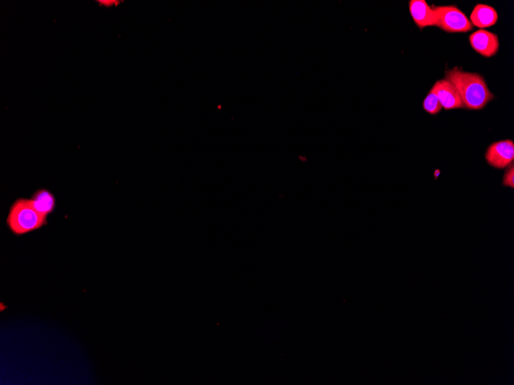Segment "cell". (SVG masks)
Segmentation results:
<instances>
[{
	"instance_id": "cell-3",
	"label": "cell",
	"mask_w": 514,
	"mask_h": 385,
	"mask_svg": "<svg viewBox=\"0 0 514 385\" xmlns=\"http://www.w3.org/2000/svg\"><path fill=\"white\" fill-rule=\"evenodd\" d=\"M437 18L436 27L449 34L470 32L473 29L466 15L454 6L433 8Z\"/></svg>"
},
{
	"instance_id": "cell-4",
	"label": "cell",
	"mask_w": 514,
	"mask_h": 385,
	"mask_svg": "<svg viewBox=\"0 0 514 385\" xmlns=\"http://www.w3.org/2000/svg\"><path fill=\"white\" fill-rule=\"evenodd\" d=\"M485 160L494 169L508 168L514 160L513 141L506 139L490 144L485 153Z\"/></svg>"
},
{
	"instance_id": "cell-8",
	"label": "cell",
	"mask_w": 514,
	"mask_h": 385,
	"mask_svg": "<svg viewBox=\"0 0 514 385\" xmlns=\"http://www.w3.org/2000/svg\"><path fill=\"white\" fill-rule=\"evenodd\" d=\"M498 20V14L494 8L484 4H478L471 15L472 25L481 29L494 26Z\"/></svg>"
},
{
	"instance_id": "cell-7",
	"label": "cell",
	"mask_w": 514,
	"mask_h": 385,
	"mask_svg": "<svg viewBox=\"0 0 514 385\" xmlns=\"http://www.w3.org/2000/svg\"><path fill=\"white\" fill-rule=\"evenodd\" d=\"M409 6L411 17L419 29L436 27L437 18L435 11L425 0H411Z\"/></svg>"
},
{
	"instance_id": "cell-1",
	"label": "cell",
	"mask_w": 514,
	"mask_h": 385,
	"mask_svg": "<svg viewBox=\"0 0 514 385\" xmlns=\"http://www.w3.org/2000/svg\"><path fill=\"white\" fill-rule=\"evenodd\" d=\"M445 78L455 86L464 108L480 110L494 98L484 77L478 74L467 73L454 68L447 71Z\"/></svg>"
},
{
	"instance_id": "cell-6",
	"label": "cell",
	"mask_w": 514,
	"mask_h": 385,
	"mask_svg": "<svg viewBox=\"0 0 514 385\" xmlns=\"http://www.w3.org/2000/svg\"><path fill=\"white\" fill-rule=\"evenodd\" d=\"M433 88L437 93L443 108L451 110L464 108L461 96L455 86L446 78L436 83Z\"/></svg>"
},
{
	"instance_id": "cell-10",
	"label": "cell",
	"mask_w": 514,
	"mask_h": 385,
	"mask_svg": "<svg viewBox=\"0 0 514 385\" xmlns=\"http://www.w3.org/2000/svg\"><path fill=\"white\" fill-rule=\"evenodd\" d=\"M423 107L425 111L431 115H438L441 111L443 107L433 88L427 94L423 103Z\"/></svg>"
},
{
	"instance_id": "cell-11",
	"label": "cell",
	"mask_w": 514,
	"mask_h": 385,
	"mask_svg": "<svg viewBox=\"0 0 514 385\" xmlns=\"http://www.w3.org/2000/svg\"><path fill=\"white\" fill-rule=\"evenodd\" d=\"M503 186L505 187L514 188V167L513 163L511 164L510 167H508L507 171L505 172L504 176L503 178Z\"/></svg>"
},
{
	"instance_id": "cell-5",
	"label": "cell",
	"mask_w": 514,
	"mask_h": 385,
	"mask_svg": "<svg viewBox=\"0 0 514 385\" xmlns=\"http://www.w3.org/2000/svg\"><path fill=\"white\" fill-rule=\"evenodd\" d=\"M472 48L481 56L490 58L499 51L500 42L498 36L487 30L480 29L469 37Z\"/></svg>"
},
{
	"instance_id": "cell-9",
	"label": "cell",
	"mask_w": 514,
	"mask_h": 385,
	"mask_svg": "<svg viewBox=\"0 0 514 385\" xmlns=\"http://www.w3.org/2000/svg\"><path fill=\"white\" fill-rule=\"evenodd\" d=\"M30 201L35 210L46 218H48L56 209L55 196L45 188L35 192Z\"/></svg>"
},
{
	"instance_id": "cell-2",
	"label": "cell",
	"mask_w": 514,
	"mask_h": 385,
	"mask_svg": "<svg viewBox=\"0 0 514 385\" xmlns=\"http://www.w3.org/2000/svg\"><path fill=\"white\" fill-rule=\"evenodd\" d=\"M6 224L14 234L21 237L41 229L48 224V218L35 210L30 199L20 198L12 204Z\"/></svg>"
}]
</instances>
